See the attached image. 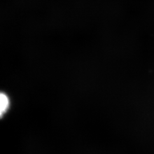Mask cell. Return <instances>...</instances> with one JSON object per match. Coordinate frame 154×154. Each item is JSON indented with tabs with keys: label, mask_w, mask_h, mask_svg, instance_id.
Instances as JSON below:
<instances>
[{
	"label": "cell",
	"mask_w": 154,
	"mask_h": 154,
	"mask_svg": "<svg viewBox=\"0 0 154 154\" xmlns=\"http://www.w3.org/2000/svg\"><path fill=\"white\" fill-rule=\"evenodd\" d=\"M10 106V99L3 92H0V118L7 112Z\"/></svg>",
	"instance_id": "obj_1"
}]
</instances>
